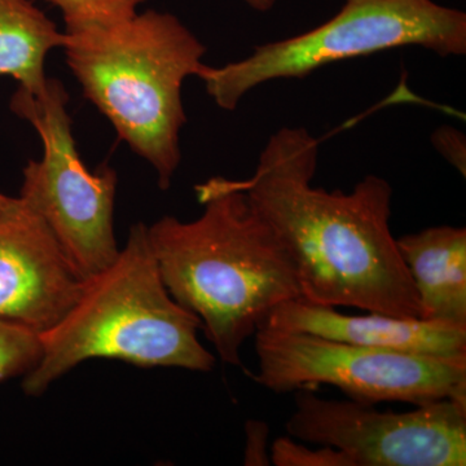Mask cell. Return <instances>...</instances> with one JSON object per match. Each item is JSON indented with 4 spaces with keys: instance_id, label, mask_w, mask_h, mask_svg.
Returning a JSON list of instances; mask_svg holds the SVG:
<instances>
[{
    "instance_id": "obj_10",
    "label": "cell",
    "mask_w": 466,
    "mask_h": 466,
    "mask_svg": "<svg viewBox=\"0 0 466 466\" xmlns=\"http://www.w3.org/2000/svg\"><path fill=\"white\" fill-rule=\"evenodd\" d=\"M262 327L314 334L350 345L429 357H466V327L381 312L348 315L336 308L290 299L272 309Z\"/></svg>"
},
{
    "instance_id": "obj_3",
    "label": "cell",
    "mask_w": 466,
    "mask_h": 466,
    "mask_svg": "<svg viewBox=\"0 0 466 466\" xmlns=\"http://www.w3.org/2000/svg\"><path fill=\"white\" fill-rule=\"evenodd\" d=\"M66 63L85 96L155 168L162 189L182 161V90L207 48L179 18L150 11L109 25L66 30Z\"/></svg>"
},
{
    "instance_id": "obj_4",
    "label": "cell",
    "mask_w": 466,
    "mask_h": 466,
    "mask_svg": "<svg viewBox=\"0 0 466 466\" xmlns=\"http://www.w3.org/2000/svg\"><path fill=\"white\" fill-rule=\"evenodd\" d=\"M201 323L168 293L143 223L131 227L112 265L86 280L75 305L41 334L42 355L23 388L41 395L90 359L208 372L216 358L198 341Z\"/></svg>"
},
{
    "instance_id": "obj_14",
    "label": "cell",
    "mask_w": 466,
    "mask_h": 466,
    "mask_svg": "<svg viewBox=\"0 0 466 466\" xmlns=\"http://www.w3.org/2000/svg\"><path fill=\"white\" fill-rule=\"evenodd\" d=\"M66 21V30L109 25L134 16L144 0H48Z\"/></svg>"
},
{
    "instance_id": "obj_8",
    "label": "cell",
    "mask_w": 466,
    "mask_h": 466,
    "mask_svg": "<svg viewBox=\"0 0 466 466\" xmlns=\"http://www.w3.org/2000/svg\"><path fill=\"white\" fill-rule=\"evenodd\" d=\"M294 440L348 453L355 466H465L466 404L441 400L407 412L324 400L297 390L287 422Z\"/></svg>"
},
{
    "instance_id": "obj_19",
    "label": "cell",
    "mask_w": 466,
    "mask_h": 466,
    "mask_svg": "<svg viewBox=\"0 0 466 466\" xmlns=\"http://www.w3.org/2000/svg\"><path fill=\"white\" fill-rule=\"evenodd\" d=\"M242 2L247 3L250 8L256 9V11L267 12L274 7L278 0H242Z\"/></svg>"
},
{
    "instance_id": "obj_16",
    "label": "cell",
    "mask_w": 466,
    "mask_h": 466,
    "mask_svg": "<svg viewBox=\"0 0 466 466\" xmlns=\"http://www.w3.org/2000/svg\"><path fill=\"white\" fill-rule=\"evenodd\" d=\"M269 428L267 422L260 420H249L245 424L244 464L247 466L271 465L267 443H268Z\"/></svg>"
},
{
    "instance_id": "obj_17",
    "label": "cell",
    "mask_w": 466,
    "mask_h": 466,
    "mask_svg": "<svg viewBox=\"0 0 466 466\" xmlns=\"http://www.w3.org/2000/svg\"><path fill=\"white\" fill-rule=\"evenodd\" d=\"M461 137L462 135L452 128H440L435 134L434 142L444 157L465 175V146Z\"/></svg>"
},
{
    "instance_id": "obj_2",
    "label": "cell",
    "mask_w": 466,
    "mask_h": 466,
    "mask_svg": "<svg viewBox=\"0 0 466 466\" xmlns=\"http://www.w3.org/2000/svg\"><path fill=\"white\" fill-rule=\"evenodd\" d=\"M205 210L182 222L164 217L148 240L168 293L200 320L222 360L240 367V349L272 309L302 299L283 244L236 180L198 187Z\"/></svg>"
},
{
    "instance_id": "obj_7",
    "label": "cell",
    "mask_w": 466,
    "mask_h": 466,
    "mask_svg": "<svg viewBox=\"0 0 466 466\" xmlns=\"http://www.w3.org/2000/svg\"><path fill=\"white\" fill-rule=\"evenodd\" d=\"M258 385L275 392L332 385L364 404L413 406L441 400L466 404V357L440 358L350 345L314 334L260 327Z\"/></svg>"
},
{
    "instance_id": "obj_11",
    "label": "cell",
    "mask_w": 466,
    "mask_h": 466,
    "mask_svg": "<svg viewBox=\"0 0 466 466\" xmlns=\"http://www.w3.org/2000/svg\"><path fill=\"white\" fill-rule=\"evenodd\" d=\"M420 319L466 327V229L440 226L397 238Z\"/></svg>"
},
{
    "instance_id": "obj_9",
    "label": "cell",
    "mask_w": 466,
    "mask_h": 466,
    "mask_svg": "<svg viewBox=\"0 0 466 466\" xmlns=\"http://www.w3.org/2000/svg\"><path fill=\"white\" fill-rule=\"evenodd\" d=\"M85 283L50 228L18 198L17 208L0 218V319L45 333Z\"/></svg>"
},
{
    "instance_id": "obj_6",
    "label": "cell",
    "mask_w": 466,
    "mask_h": 466,
    "mask_svg": "<svg viewBox=\"0 0 466 466\" xmlns=\"http://www.w3.org/2000/svg\"><path fill=\"white\" fill-rule=\"evenodd\" d=\"M67 92L48 78L41 90L17 88L11 109L35 128L41 159L23 171L20 200L50 228L67 259L84 280L99 274L118 256L113 227L116 192L115 168L90 170L72 133Z\"/></svg>"
},
{
    "instance_id": "obj_13",
    "label": "cell",
    "mask_w": 466,
    "mask_h": 466,
    "mask_svg": "<svg viewBox=\"0 0 466 466\" xmlns=\"http://www.w3.org/2000/svg\"><path fill=\"white\" fill-rule=\"evenodd\" d=\"M42 355L41 334L0 319V381L29 372Z\"/></svg>"
},
{
    "instance_id": "obj_15",
    "label": "cell",
    "mask_w": 466,
    "mask_h": 466,
    "mask_svg": "<svg viewBox=\"0 0 466 466\" xmlns=\"http://www.w3.org/2000/svg\"><path fill=\"white\" fill-rule=\"evenodd\" d=\"M269 458L276 466H355L342 451L330 446L309 449L289 437L278 438L272 443Z\"/></svg>"
},
{
    "instance_id": "obj_12",
    "label": "cell",
    "mask_w": 466,
    "mask_h": 466,
    "mask_svg": "<svg viewBox=\"0 0 466 466\" xmlns=\"http://www.w3.org/2000/svg\"><path fill=\"white\" fill-rule=\"evenodd\" d=\"M64 41L66 32L30 0H0V76L16 79L21 90H41L46 58Z\"/></svg>"
},
{
    "instance_id": "obj_18",
    "label": "cell",
    "mask_w": 466,
    "mask_h": 466,
    "mask_svg": "<svg viewBox=\"0 0 466 466\" xmlns=\"http://www.w3.org/2000/svg\"><path fill=\"white\" fill-rule=\"evenodd\" d=\"M18 198H8L0 193V218L8 216L17 208Z\"/></svg>"
},
{
    "instance_id": "obj_1",
    "label": "cell",
    "mask_w": 466,
    "mask_h": 466,
    "mask_svg": "<svg viewBox=\"0 0 466 466\" xmlns=\"http://www.w3.org/2000/svg\"><path fill=\"white\" fill-rule=\"evenodd\" d=\"M318 157L306 128L284 127L269 137L253 177L236 180L290 257L302 299L420 318L391 233L390 184L368 175L349 193L315 188Z\"/></svg>"
},
{
    "instance_id": "obj_5",
    "label": "cell",
    "mask_w": 466,
    "mask_h": 466,
    "mask_svg": "<svg viewBox=\"0 0 466 466\" xmlns=\"http://www.w3.org/2000/svg\"><path fill=\"white\" fill-rule=\"evenodd\" d=\"M424 47L440 56L466 54V15L433 0H345L327 23L299 35L258 46L236 63L205 64L198 78L219 108H238L253 88L302 78L349 58L391 48Z\"/></svg>"
}]
</instances>
